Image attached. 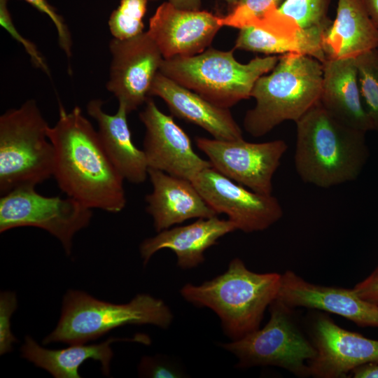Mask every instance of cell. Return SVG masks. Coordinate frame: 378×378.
I'll list each match as a JSON object with an SVG mask.
<instances>
[{
	"instance_id": "obj_1",
	"label": "cell",
	"mask_w": 378,
	"mask_h": 378,
	"mask_svg": "<svg viewBox=\"0 0 378 378\" xmlns=\"http://www.w3.org/2000/svg\"><path fill=\"white\" fill-rule=\"evenodd\" d=\"M48 136L55 153L53 177L66 196L110 213L125 207V180L78 106L67 112L60 104L58 120L49 126Z\"/></svg>"
},
{
	"instance_id": "obj_2",
	"label": "cell",
	"mask_w": 378,
	"mask_h": 378,
	"mask_svg": "<svg viewBox=\"0 0 378 378\" xmlns=\"http://www.w3.org/2000/svg\"><path fill=\"white\" fill-rule=\"evenodd\" d=\"M295 125L294 165L304 183L329 188L358 178L370 157L366 132L338 121L319 102Z\"/></svg>"
},
{
	"instance_id": "obj_3",
	"label": "cell",
	"mask_w": 378,
	"mask_h": 378,
	"mask_svg": "<svg viewBox=\"0 0 378 378\" xmlns=\"http://www.w3.org/2000/svg\"><path fill=\"white\" fill-rule=\"evenodd\" d=\"M323 64L296 52L279 56L271 71L260 76L251 93L255 104L245 113L243 126L259 137L288 120H298L319 102Z\"/></svg>"
},
{
	"instance_id": "obj_4",
	"label": "cell",
	"mask_w": 378,
	"mask_h": 378,
	"mask_svg": "<svg viewBox=\"0 0 378 378\" xmlns=\"http://www.w3.org/2000/svg\"><path fill=\"white\" fill-rule=\"evenodd\" d=\"M281 274L256 273L239 258L225 272L201 285L187 284L183 298L197 307L212 309L225 334L237 340L260 328L265 312L277 298Z\"/></svg>"
},
{
	"instance_id": "obj_5",
	"label": "cell",
	"mask_w": 378,
	"mask_h": 378,
	"mask_svg": "<svg viewBox=\"0 0 378 378\" xmlns=\"http://www.w3.org/2000/svg\"><path fill=\"white\" fill-rule=\"evenodd\" d=\"M233 51L209 48L194 56L163 59L159 71L211 103L230 108L250 98L256 80L279 59L276 55L256 57L242 64Z\"/></svg>"
},
{
	"instance_id": "obj_6",
	"label": "cell",
	"mask_w": 378,
	"mask_h": 378,
	"mask_svg": "<svg viewBox=\"0 0 378 378\" xmlns=\"http://www.w3.org/2000/svg\"><path fill=\"white\" fill-rule=\"evenodd\" d=\"M49 125L30 99L0 117V193L36 187L53 176L55 153Z\"/></svg>"
},
{
	"instance_id": "obj_7",
	"label": "cell",
	"mask_w": 378,
	"mask_h": 378,
	"mask_svg": "<svg viewBox=\"0 0 378 378\" xmlns=\"http://www.w3.org/2000/svg\"><path fill=\"white\" fill-rule=\"evenodd\" d=\"M173 315L161 300L139 294L126 304L102 301L80 290L64 295L59 322L43 343L85 344L113 328L129 324L169 326Z\"/></svg>"
},
{
	"instance_id": "obj_8",
	"label": "cell",
	"mask_w": 378,
	"mask_h": 378,
	"mask_svg": "<svg viewBox=\"0 0 378 378\" xmlns=\"http://www.w3.org/2000/svg\"><path fill=\"white\" fill-rule=\"evenodd\" d=\"M268 308L270 318L262 329L221 346L237 358L239 368L276 366L298 377H311L309 363L316 351L305 330L303 316L298 308L278 298Z\"/></svg>"
},
{
	"instance_id": "obj_9",
	"label": "cell",
	"mask_w": 378,
	"mask_h": 378,
	"mask_svg": "<svg viewBox=\"0 0 378 378\" xmlns=\"http://www.w3.org/2000/svg\"><path fill=\"white\" fill-rule=\"evenodd\" d=\"M92 209L66 196L46 197L34 187L11 190L0 198V232L18 227H36L48 232L70 255L74 235L86 227Z\"/></svg>"
},
{
	"instance_id": "obj_10",
	"label": "cell",
	"mask_w": 378,
	"mask_h": 378,
	"mask_svg": "<svg viewBox=\"0 0 378 378\" xmlns=\"http://www.w3.org/2000/svg\"><path fill=\"white\" fill-rule=\"evenodd\" d=\"M303 323L316 351L309 363L311 377L346 378L360 366L378 364V340L344 329L318 310L309 309Z\"/></svg>"
},
{
	"instance_id": "obj_11",
	"label": "cell",
	"mask_w": 378,
	"mask_h": 378,
	"mask_svg": "<svg viewBox=\"0 0 378 378\" xmlns=\"http://www.w3.org/2000/svg\"><path fill=\"white\" fill-rule=\"evenodd\" d=\"M211 167L231 180L262 194L272 195V180L288 149L282 139L253 143L243 139L195 138Z\"/></svg>"
},
{
	"instance_id": "obj_12",
	"label": "cell",
	"mask_w": 378,
	"mask_h": 378,
	"mask_svg": "<svg viewBox=\"0 0 378 378\" xmlns=\"http://www.w3.org/2000/svg\"><path fill=\"white\" fill-rule=\"evenodd\" d=\"M206 202L218 214L227 216L237 230L262 231L279 221L284 211L273 195H262L223 175L211 166L192 181Z\"/></svg>"
},
{
	"instance_id": "obj_13",
	"label": "cell",
	"mask_w": 378,
	"mask_h": 378,
	"mask_svg": "<svg viewBox=\"0 0 378 378\" xmlns=\"http://www.w3.org/2000/svg\"><path fill=\"white\" fill-rule=\"evenodd\" d=\"M109 50L112 59L106 88L129 114L146 102L164 58L147 31L126 40L113 38Z\"/></svg>"
},
{
	"instance_id": "obj_14",
	"label": "cell",
	"mask_w": 378,
	"mask_h": 378,
	"mask_svg": "<svg viewBox=\"0 0 378 378\" xmlns=\"http://www.w3.org/2000/svg\"><path fill=\"white\" fill-rule=\"evenodd\" d=\"M145 104L139 118L146 127L143 150L148 169L192 181L211 166L195 152L190 138L172 116L162 112L151 99Z\"/></svg>"
},
{
	"instance_id": "obj_15",
	"label": "cell",
	"mask_w": 378,
	"mask_h": 378,
	"mask_svg": "<svg viewBox=\"0 0 378 378\" xmlns=\"http://www.w3.org/2000/svg\"><path fill=\"white\" fill-rule=\"evenodd\" d=\"M220 17L206 10L179 9L168 1L149 20V36L164 59L190 57L208 48L222 27Z\"/></svg>"
},
{
	"instance_id": "obj_16",
	"label": "cell",
	"mask_w": 378,
	"mask_h": 378,
	"mask_svg": "<svg viewBox=\"0 0 378 378\" xmlns=\"http://www.w3.org/2000/svg\"><path fill=\"white\" fill-rule=\"evenodd\" d=\"M276 298L293 308L334 314L358 326L378 328V304L362 299L354 288L311 283L292 270L281 274Z\"/></svg>"
},
{
	"instance_id": "obj_17",
	"label": "cell",
	"mask_w": 378,
	"mask_h": 378,
	"mask_svg": "<svg viewBox=\"0 0 378 378\" xmlns=\"http://www.w3.org/2000/svg\"><path fill=\"white\" fill-rule=\"evenodd\" d=\"M153 190L146 197V211L157 232L191 218L218 214L206 202L192 182L164 172L148 169Z\"/></svg>"
},
{
	"instance_id": "obj_18",
	"label": "cell",
	"mask_w": 378,
	"mask_h": 378,
	"mask_svg": "<svg viewBox=\"0 0 378 378\" xmlns=\"http://www.w3.org/2000/svg\"><path fill=\"white\" fill-rule=\"evenodd\" d=\"M149 96L160 97L172 115L195 124L218 140L243 138L229 108L219 107L158 71Z\"/></svg>"
},
{
	"instance_id": "obj_19",
	"label": "cell",
	"mask_w": 378,
	"mask_h": 378,
	"mask_svg": "<svg viewBox=\"0 0 378 378\" xmlns=\"http://www.w3.org/2000/svg\"><path fill=\"white\" fill-rule=\"evenodd\" d=\"M236 230L230 220L220 219L218 216L198 218L191 224L164 230L144 240L140 245V253L146 265L154 253L169 248L176 254L178 267L190 269L203 262L204 253L207 248Z\"/></svg>"
},
{
	"instance_id": "obj_20",
	"label": "cell",
	"mask_w": 378,
	"mask_h": 378,
	"mask_svg": "<svg viewBox=\"0 0 378 378\" xmlns=\"http://www.w3.org/2000/svg\"><path fill=\"white\" fill-rule=\"evenodd\" d=\"M323 64L319 103L333 118L358 130H372L358 85L355 58L330 59Z\"/></svg>"
},
{
	"instance_id": "obj_21",
	"label": "cell",
	"mask_w": 378,
	"mask_h": 378,
	"mask_svg": "<svg viewBox=\"0 0 378 378\" xmlns=\"http://www.w3.org/2000/svg\"><path fill=\"white\" fill-rule=\"evenodd\" d=\"M87 111L95 120L104 148L113 166L124 180L134 183H144L148 177V166L145 153L133 142L127 122V112L122 105L115 114L103 110L100 99H92Z\"/></svg>"
},
{
	"instance_id": "obj_22",
	"label": "cell",
	"mask_w": 378,
	"mask_h": 378,
	"mask_svg": "<svg viewBox=\"0 0 378 378\" xmlns=\"http://www.w3.org/2000/svg\"><path fill=\"white\" fill-rule=\"evenodd\" d=\"M322 50L326 59L356 58L378 48V29L363 0H338L336 17L323 34Z\"/></svg>"
},
{
	"instance_id": "obj_23",
	"label": "cell",
	"mask_w": 378,
	"mask_h": 378,
	"mask_svg": "<svg viewBox=\"0 0 378 378\" xmlns=\"http://www.w3.org/2000/svg\"><path fill=\"white\" fill-rule=\"evenodd\" d=\"M330 0H284L270 8L253 23L255 27L276 36L303 39L318 46L332 20L328 17Z\"/></svg>"
},
{
	"instance_id": "obj_24",
	"label": "cell",
	"mask_w": 378,
	"mask_h": 378,
	"mask_svg": "<svg viewBox=\"0 0 378 378\" xmlns=\"http://www.w3.org/2000/svg\"><path fill=\"white\" fill-rule=\"evenodd\" d=\"M121 339L109 338L95 344H71L68 348L52 350L41 346L31 337L27 335L21 348L22 356L43 368L56 378H80L79 366L86 360L99 361L105 375L110 373L113 357L111 344Z\"/></svg>"
},
{
	"instance_id": "obj_25",
	"label": "cell",
	"mask_w": 378,
	"mask_h": 378,
	"mask_svg": "<svg viewBox=\"0 0 378 378\" xmlns=\"http://www.w3.org/2000/svg\"><path fill=\"white\" fill-rule=\"evenodd\" d=\"M233 49L263 53L268 56L296 52L313 57L321 63L326 59L322 50L309 41L276 36L253 26L239 29Z\"/></svg>"
},
{
	"instance_id": "obj_26",
	"label": "cell",
	"mask_w": 378,
	"mask_h": 378,
	"mask_svg": "<svg viewBox=\"0 0 378 378\" xmlns=\"http://www.w3.org/2000/svg\"><path fill=\"white\" fill-rule=\"evenodd\" d=\"M355 60L361 99L372 130L378 132V48L359 55Z\"/></svg>"
},
{
	"instance_id": "obj_27",
	"label": "cell",
	"mask_w": 378,
	"mask_h": 378,
	"mask_svg": "<svg viewBox=\"0 0 378 378\" xmlns=\"http://www.w3.org/2000/svg\"><path fill=\"white\" fill-rule=\"evenodd\" d=\"M148 0H120L108 18L109 30L114 38L126 40L144 31L143 19Z\"/></svg>"
},
{
	"instance_id": "obj_28",
	"label": "cell",
	"mask_w": 378,
	"mask_h": 378,
	"mask_svg": "<svg viewBox=\"0 0 378 378\" xmlns=\"http://www.w3.org/2000/svg\"><path fill=\"white\" fill-rule=\"evenodd\" d=\"M284 0H238L229 13L220 17L222 26L239 29L251 26L271 8H278Z\"/></svg>"
},
{
	"instance_id": "obj_29",
	"label": "cell",
	"mask_w": 378,
	"mask_h": 378,
	"mask_svg": "<svg viewBox=\"0 0 378 378\" xmlns=\"http://www.w3.org/2000/svg\"><path fill=\"white\" fill-rule=\"evenodd\" d=\"M8 0H0V24L12 36L20 43L29 55L33 65L40 69L50 76V70L45 58L36 46L30 41L23 37L15 28L8 9Z\"/></svg>"
},
{
	"instance_id": "obj_30",
	"label": "cell",
	"mask_w": 378,
	"mask_h": 378,
	"mask_svg": "<svg viewBox=\"0 0 378 378\" xmlns=\"http://www.w3.org/2000/svg\"><path fill=\"white\" fill-rule=\"evenodd\" d=\"M17 308L15 293L4 291L0 295V354L10 352L17 342L10 329V317Z\"/></svg>"
},
{
	"instance_id": "obj_31",
	"label": "cell",
	"mask_w": 378,
	"mask_h": 378,
	"mask_svg": "<svg viewBox=\"0 0 378 378\" xmlns=\"http://www.w3.org/2000/svg\"><path fill=\"white\" fill-rule=\"evenodd\" d=\"M139 372L144 377L155 378L182 377L185 374L177 364L160 356L144 357L139 363Z\"/></svg>"
},
{
	"instance_id": "obj_32",
	"label": "cell",
	"mask_w": 378,
	"mask_h": 378,
	"mask_svg": "<svg viewBox=\"0 0 378 378\" xmlns=\"http://www.w3.org/2000/svg\"><path fill=\"white\" fill-rule=\"evenodd\" d=\"M40 12L46 14L54 24L60 48L68 57L71 56L72 41L69 30L63 18L47 0H23Z\"/></svg>"
},
{
	"instance_id": "obj_33",
	"label": "cell",
	"mask_w": 378,
	"mask_h": 378,
	"mask_svg": "<svg viewBox=\"0 0 378 378\" xmlns=\"http://www.w3.org/2000/svg\"><path fill=\"white\" fill-rule=\"evenodd\" d=\"M354 289L362 299L378 304V266L368 277L356 284Z\"/></svg>"
},
{
	"instance_id": "obj_34",
	"label": "cell",
	"mask_w": 378,
	"mask_h": 378,
	"mask_svg": "<svg viewBox=\"0 0 378 378\" xmlns=\"http://www.w3.org/2000/svg\"><path fill=\"white\" fill-rule=\"evenodd\" d=\"M349 377L378 378V364L370 363L354 369Z\"/></svg>"
},
{
	"instance_id": "obj_35",
	"label": "cell",
	"mask_w": 378,
	"mask_h": 378,
	"mask_svg": "<svg viewBox=\"0 0 378 378\" xmlns=\"http://www.w3.org/2000/svg\"><path fill=\"white\" fill-rule=\"evenodd\" d=\"M154 1L158 0H148ZM177 8L189 10H200L202 0H167Z\"/></svg>"
},
{
	"instance_id": "obj_36",
	"label": "cell",
	"mask_w": 378,
	"mask_h": 378,
	"mask_svg": "<svg viewBox=\"0 0 378 378\" xmlns=\"http://www.w3.org/2000/svg\"><path fill=\"white\" fill-rule=\"evenodd\" d=\"M366 10L378 29V0H363Z\"/></svg>"
},
{
	"instance_id": "obj_37",
	"label": "cell",
	"mask_w": 378,
	"mask_h": 378,
	"mask_svg": "<svg viewBox=\"0 0 378 378\" xmlns=\"http://www.w3.org/2000/svg\"><path fill=\"white\" fill-rule=\"evenodd\" d=\"M224 1H225L227 3L230 10L232 8L238 1V0H224Z\"/></svg>"
}]
</instances>
